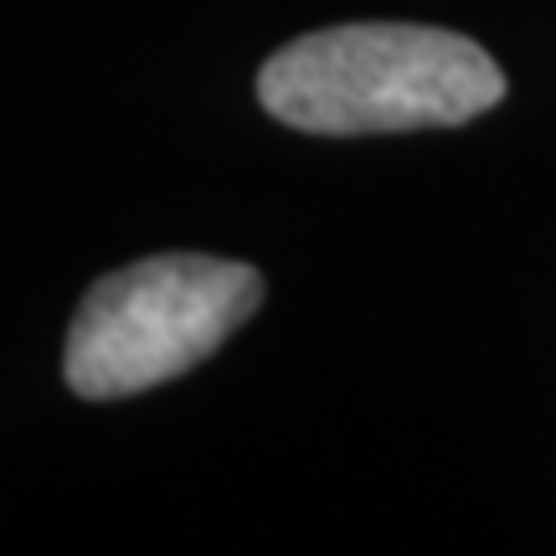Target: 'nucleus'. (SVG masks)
<instances>
[{"mask_svg": "<svg viewBox=\"0 0 556 556\" xmlns=\"http://www.w3.org/2000/svg\"><path fill=\"white\" fill-rule=\"evenodd\" d=\"M258 99L304 135H407L479 119L505 99V73L458 31L361 21L274 52L258 73Z\"/></svg>", "mask_w": 556, "mask_h": 556, "instance_id": "obj_1", "label": "nucleus"}, {"mask_svg": "<svg viewBox=\"0 0 556 556\" xmlns=\"http://www.w3.org/2000/svg\"><path fill=\"white\" fill-rule=\"evenodd\" d=\"M263 304V274L206 253H160L99 278L67 330V387L114 402L176 381Z\"/></svg>", "mask_w": 556, "mask_h": 556, "instance_id": "obj_2", "label": "nucleus"}]
</instances>
